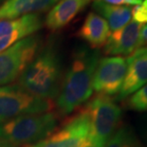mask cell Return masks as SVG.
<instances>
[{"mask_svg": "<svg viewBox=\"0 0 147 147\" xmlns=\"http://www.w3.org/2000/svg\"><path fill=\"white\" fill-rule=\"evenodd\" d=\"M100 61V52L86 47L77 48L62 81L56 100L59 113L68 115L92 95V80Z\"/></svg>", "mask_w": 147, "mask_h": 147, "instance_id": "obj_1", "label": "cell"}, {"mask_svg": "<svg viewBox=\"0 0 147 147\" xmlns=\"http://www.w3.org/2000/svg\"><path fill=\"white\" fill-rule=\"evenodd\" d=\"M60 56L52 46L47 47L28 65L18 78L25 91L39 98H57L62 84Z\"/></svg>", "mask_w": 147, "mask_h": 147, "instance_id": "obj_2", "label": "cell"}, {"mask_svg": "<svg viewBox=\"0 0 147 147\" xmlns=\"http://www.w3.org/2000/svg\"><path fill=\"white\" fill-rule=\"evenodd\" d=\"M57 126L52 112L24 115L0 123V147H27L49 137Z\"/></svg>", "mask_w": 147, "mask_h": 147, "instance_id": "obj_3", "label": "cell"}, {"mask_svg": "<svg viewBox=\"0 0 147 147\" xmlns=\"http://www.w3.org/2000/svg\"><path fill=\"white\" fill-rule=\"evenodd\" d=\"M51 108L49 100L30 94L19 86H0V123L24 115L46 113Z\"/></svg>", "mask_w": 147, "mask_h": 147, "instance_id": "obj_4", "label": "cell"}, {"mask_svg": "<svg viewBox=\"0 0 147 147\" xmlns=\"http://www.w3.org/2000/svg\"><path fill=\"white\" fill-rule=\"evenodd\" d=\"M89 119V136L105 144L118 127L121 108L109 96L98 94L86 106Z\"/></svg>", "mask_w": 147, "mask_h": 147, "instance_id": "obj_5", "label": "cell"}, {"mask_svg": "<svg viewBox=\"0 0 147 147\" xmlns=\"http://www.w3.org/2000/svg\"><path fill=\"white\" fill-rule=\"evenodd\" d=\"M39 45V37L30 35L0 52V86L11 84L19 78L35 57Z\"/></svg>", "mask_w": 147, "mask_h": 147, "instance_id": "obj_6", "label": "cell"}, {"mask_svg": "<svg viewBox=\"0 0 147 147\" xmlns=\"http://www.w3.org/2000/svg\"><path fill=\"white\" fill-rule=\"evenodd\" d=\"M89 133L88 115L84 109L57 132L51 133L41 142L27 147H81L88 138Z\"/></svg>", "mask_w": 147, "mask_h": 147, "instance_id": "obj_7", "label": "cell"}, {"mask_svg": "<svg viewBox=\"0 0 147 147\" xmlns=\"http://www.w3.org/2000/svg\"><path fill=\"white\" fill-rule=\"evenodd\" d=\"M127 69L126 59L105 57L100 59L93 75V90L101 95L118 94L123 86Z\"/></svg>", "mask_w": 147, "mask_h": 147, "instance_id": "obj_8", "label": "cell"}, {"mask_svg": "<svg viewBox=\"0 0 147 147\" xmlns=\"http://www.w3.org/2000/svg\"><path fill=\"white\" fill-rule=\"evenodd\" d=\"M43 27L41 17L37 13L27 14L15 19L0 21V52L20 40L30 36Z\"/></svg>", "mask_w": 147, "mask_h": 147, "instance_id": "obj_9", "label": "cell"}, {"mask_svg": "<svg viewBox=\"0 0 147 147\" xmlns=\"http://www.w3.org/2000/svg\"><path fill=\"white\" fill-rule=\"evenodd\" d=\"M127 69L118 99L132 95L147 84V48H139L126 59Z\"/></svg>", "mask_w": 147, "mask_h": 147, "instance_id": "obj_10", "label": "cell"}, {"mask_svg": "<svg viewBox=\"0 0 147 147\" xmlns=\"http://www.w3.org/2000/svg\"><path fill=\"white\" fill-rule=\"evenodd\" d=\"M142 24L130 21L123 28L112 32L104 46V52L108 55L129 56L138 49Z\"/></svg>", "mask_w": 147, "mask_h": 147, "instance_id": "obj_11", "label": "cell"}, {"mask_svg": "<svg viewBox=\"0 0 147 147\" xmlns=\"http://www.w3.org/2000/svg\"><path fill=\"white\" fill-rule=\"evenodd\" d=\"M91 0H59L49 11L45 20L47 28L57 30L64 28L81 12Z\"/></svg>", "mask_w": 147, "mask_h": 147, "instance_id": "obj_12", "label": "cell"}, {"mask_svg": "<svg viewBox=\"0 0 147 147\" xmlns=\"http://www.w3.org/2000/svg\"><path fill=\"white\" fill-rule=\"evenodd\" d=\"M109 34L110 30L107 22L99 14L91 11L87 14L77 35L88 43L90 49H96L105 46Z\"/></svg>", "mask_w": 147, "mask_h": 147, "instance_id": "obj_13", "label": "cell"}, {"mask_svg": "<svg viewBox=\"0 0 147 147\" xmlns=\"http://www.w3.org/2000/svg\"><path fill=\"white\" fill-rule=\"evenodd\" d=\"M59 0H5L0 5V21L45 11Z\"/></svg>", "mask_w": 147, "mask_h": 147, "instance_id": "obj_14", "label": "cell"}, {"mask_svg": "<svg viewBox=\"0 0 147 147\" xmlns=\"http://www.w3.org/2000/svg\"><path fill=\"white\" fill-rule=\"evenodd\" d=\"M92 8L100 13V16L105 17L111 32L123 28L130 22L132 16V9L127 6H115L102 2V0H94Z\"/></svg>", "mask_w": 147, "mask_h": 147, "instance_id": "obj_15", "label": "cell"}, {"mask_svg": "<svg viewBox=\"0 0 147 147\" xmlns=\"http://www.w3.org/2000/svg\"><path fill=\"white\" fill-rule=\"evenodd\" d=\"M105 147H143L132 128L123 125L116 129Z\"/></svg>", "mask_w": 147, "mask_h": 147, "instance_id": "obj_16", "label": "cell"}, {"mask_svg": "<svg viewBox=\"0 0 147 147\" xmlns=\"http://www.w3.org/2000/svg\"><path fill=\"white\" fill-rule=\"evenodd\" d=\"M127 105L132 110L139 112L147 111V84L130 96Z\"/></svg>", "mask_w": 147, "mask_h": 147, "instance_id": "obj_17", "label": "cell"}, {"mask_svg": "<svg viewBox=\"0 0 147 147\" xmlns=\"http://www.w3.org/2000/svg\"><path fill=\"white\" fill-rule=\"evenodd\" d=\"M133 20L142 24L147 22V0H143L140 5L135 6L132 9Z\"/></svg>", "mask_w": 147, "mask_h": 147, "instance_id": "obj_18", "label": "cell"}, {"mask_svg": "<svg viewBox=\"0 0 147 147\" xmlns=\"http://www.w3.org/2000/svg\"><path fill=\"white\" fill-rule=\"evenodd\" d=\"M102 2L107 3L110 5L115 6H121V5H140L142 2H140L139 0H102Z\"/></svg>", "mask_w": 147, "mask_h": 147, "instance_id": "obj_19", "label": "cell"}, {"mask_svg": "<svg viewBox=\"0 0 147 147\" xmlns=\"http://www.w3.org/2000/svg\"><path fill=\"white\" fill-rule=\"evenodd\" d=\"M139 48H147V24L142 25L140 29L139 44H138V49Z\"/></svg>", "mask_w": 147, "mask_h": 147, "instance_id": "obj_20", "label": "cell"}, {"mask_svg": "<svg viewBox=\"0 0 147 147\" xmlns=\"http://www.w3.org/2000/svg\"><path fill=\"white\" fill-rule=\"evenodd\" d=\"M105 144H104V143L95 140L91 136H88V138H87L86 140L83 143V145L81 147H105Z\"/></svg>", "mask_w": 147, "mask_h": 147, "instance_id": "obj_21", "label": "cell"}, {"mask_svg": "<svg viewBox=\"0 0 147 147\" xmlns=\"http://www.w3.org/2000/svg\"><path fill=\"white\" fill-rule=\"evenodd\" d=\"M139 1H140V2H142V1H143V0H139Z\"/></svg>", "mask_w": 147, "mask_h": 147, "instance_id": "obj_22", "label": "cell"}, {"mask_svg": "<svg viewBox=\"0 0 147 147\" xmlns=\"http://www.w3.org/2000/svg\"><path fill=\"white\" fill-rule=\"evenodd\" d=\"M1 1H3V0H0V2H1Z\"/></svg>", "mask_w": 147, "mask_h": 147, "instance_id": "obj_23", "label": "cell"}]
</instances>
